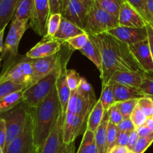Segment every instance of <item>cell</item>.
I'll return each mask as SVG.
<instances>
[{"label":"cell","mask_w":153,"mask_h":153,"mask_svg":"<svg viewBox=\"0 0 153 153\" xmlns=\"http://www.w3.org/2000/svg\"><path fill=\"white\" fill-rule=\"evenodd\" d=\"M89 37L97 45L101 53L102 63L100 79L102 88L107 85L116 72H130L141 76L145 75L126 43L107 32L89 35Z\"/></svg>","instance_id":"6da1fadb"},{"label":"cell","mask_w":153,"mask_h":153,"mask_svg":"<svg viewBox=\"0 0 153 153\" xmlns=\"http://www.w3.org/2000/svg\"><path fill=\"white\" fill-rule=\"evenodd\" d=\"M33 119L34 147L40 153L51 131L61 114V105L56 87L52 89L44 101L35 108H31Z\"/></svg>","instance_id":"7a4b0ae2"},{"label":"cell","mask_w":153,"mask_h":153,"mask_svg":"<svg viewBox=\"0 0 153 153\" xmlns=\"http://www.w3.org/2000/svg\"><path fill=\"white\" fill-rule=\"evenodd\" d=\"M60 68L61 64L58 52V64L55 69L46 77L24 90L22 102L29 108H35L41 104L55 87L57 79L59 76Z\"/></svg>","instance_id":"3957f363"},{"label":"cell","mask_w":153,"mask_h":153,"mask_svg":"<svg viewBox=\"0 0 153 153\" xmlns=\"http://www.w3.org/2000/svg\"><path fill=\"white\" fill-rule=\"evenodd\" d=\"M10 58V57H9ZM33 76L32 59L25 55L19 59H8L5 63L2 72L0 74V83L4 82H12L22 85L25 89L31 85Z\"/></svg>","instance_id":"277c9868"},{"label":"cell","mask_w":153,"mask_h":153,"mask_svg":"<svg viewBox=\"0 0 153 153\" xmlns=\"http://www.w3.org/2000/svg\"><path fill=\"white\" fill-rule=\"evenodd\" d=\"M117 26H119L117 17L94 3L88 10L83 29L88 35H97L108 32Z\"/></svg>","instance_id":"5b68a950"},{"label":"cell","mask_w":153,"mask_h":153,"mask_svg":"<svg viewBox=\"0 0 153 153\" xmlns=\"http://www.w3.org/2000/svg\"><path fill=\"white\" fill-rule=\"evenodd\" d=\"M4 153H36L34 147L33 119L31 108L23 129L4 149Z\"/></svg>","instance_id":"8992f818"},{"label":"cell","mask_w":153,"mask_h":153,"mask_svg":"<svg viewBox=\"0 0 153 153\" xmlns=\"http://www.w3.org/2000/svg\"><path fill=\"white\" fill-rule=\"evenodd\" d=\"M28 27L29 21L22 19L11 20L10 28L3 44V49L0 58L3 59L6 55L9 57L18 56V49L21 38Z\"/></svg>","instance_id":"52a82bcc"},{"label":"cell","mask_w":153,"mask_h":153,"mask_svg":"<svg viewBox=\"0 0 153 153\" xmlns=\"http://www.w3.org/2000/svg\"><path fill=\"white\" fill-rule=\"evenodd\" d=\"M28 111L29 108L25 105V106L16 108L8 113L2 114L4 116L0 115V117L3 118L6 123L7 140L5 147L13 139L16 138L23 129L28 117Z\"/></svg>","instance_id":"ba28073f"},{"label":"cell","mask_w":153,"mask_h":153,"mask_svg":"<svg viewBox=\"0 0 153 153\" xmlns=\"http://www.w3.org/2000/svg\"><path fill=\"white\" fill-rule=\"evenodd\" d=\"M49 13V0H33L32 13L29 25L33 31L39 36L44 37L46 34Z\"/></svg>","instance_id":"9c48e42d"},{"label":"cell","mask_w":153,"mask_h":153,"mask_svg":"<svg viewBox=\"0 0 153 153\" xmlns=\"http://www.w3.org/2000/svg\"><path fill=\"white\" fill-rule=\"evenodd\" d=\"M96 101L95 94L92 86L88 81L82 77L77 90L76 114L88 119Z\"/></svg>","instance_id":"30bf717a"},{"label":"cell","mask_w":153,"mask_h":153,"mask_svg":"<svg viewBox=\"0 0 153 153\" xmlns=\"http://www.w3.org/2000/svg\"><path fill=\"white\" fill-rule=\"evenodd\" d=\"M128 46L145 74L153 76V60L148 38Z\"/></svg>","instance_id":"8fae6325"},{"label":"cell","mask_w":153,"mask_h":153,"mask_svg":"<svg viewBox=\"0 0 153 153\" xmlns=\"http://www.w3.org/2000/svg\"><path fill=\"white\" fill-rule=\"evenodd\" d=\"M88 10L79 0H64L62 16L83 29Z\"/></svg>","instance_id":"7c38bea8"},{"label":"cell","mask_w":153,"mask_h":153,"mask_svg":"<svg viewBox=\"0 0 153 153\" xmlns=\"http://www.w3.org/2000/svg\"><path fill=\"white\" fill-rule=\"evenodd\" d=\"M107 33L127 45L134 44L148 38L146 27L131 28L119 25Z\"/></svg>","instance_id":"4fadbf2b"},{"label":"cell","mask_w":153,"mask_h":153,"mask_svg":"<svg viewBox=\"0 0 153 153\" xmlns=\"http://www.w3.org/2000/svg\"><path fill=\"white\" fill-rule=\"evenodd\" d=\"M63 126L64 121L61 114L40 153H67L65 148L68 146L63 142Z\"/></svg>","instance_id":"5bb4252c"},{"label":"cell","mask_w":153,"mask_h":153,"mask_svg":"<svg viewBox=\"0 0 153 153\" xmlns=\"http://www.w3.org/2000/svg\"><path fill=\"white\" fill-rule=\"evenodd\" d=\"M118 21L120 26L131 28H143L148 25L143 16L126 1L121 6Z\"/></svg>","instance_id":"9a60e30c"},{"label":"cell","mask_w":153,"mask_h":153,"mask_svg":"<svg viewBox=\"0 0 153 153\" xmlns=\"http://www.w3.org/2000/svg\"><path fill=\"white\" fill-rule=\"evenodd\" d=\"M58 61V53L52 56L32 59L33 76L31 85L52 73V70L56 67Z\"/></svg>","instance_id":"2e32d148"},{"label":"cell","mask_w":153,"mask_h":153,"mask_svg":"<svg viewBox=\"0 0 153 153\" xmlns=\"http://www.w3.org/2000/svg\"><path fill=\"white\" fill-rule=\"evenodd\" d=\"M62 47V43L55 40L43 39L26 53V56L31 59L52 56L58 53Z\"/></svg>","instance_id":"e0dca14e"},{"label":"cell","mask_w":153,"mask_h":153,"mask_svg":"<svg viewBox=\"0 0 153 153\" xmlns=\"http://www.w3.org/2000/svg\"><path fill=\"white\" fill-rule=\"evenodd\" d=\"M85 31H84V29L62 16L59 28L52 40H57L63 44L72 37L85 34Z\"/></svg>","instance_id":"ac0fdd59"},{"label":"cell","mask_w":153,"mask_h":153,"mask_svg":"<svg viewBox=\"0 0 153 153\" xmlns=\"http://www.w3.org/2000/svg\"><path fill=\"white\" fill-rule=\"evenodd\" d=\"M141 75L130 72H116L109 79L107 85H118L138 89L142 83Z\"/></svg>","instance_id":"d6986e66"},{"label":"cell","mask_w":153,"mask_h":153,"mask_svg":"<svg viewBox=\"0 0 153 153\" xmlns=\"http://www.w3.org/2000/svg\"><path fill=\"white\" fill-rule=\"evenodd\" d=\"M19 0H0V31L13 19Z\"/></svg>","instance_id":"ffe728a7"},{"label":"cell","mask_w":153,"mask_h":153,"mask_svg":"<svg viewBox=\"0 0 153 153\" xmlns=\"http://www.w3.org/2000/svg\"><path fill=\"white\" fill-rule=\"evenodd\" d=\"M109 123L108 112L105 111L100 126L95 131V140L98 148L99 153H107L106 141H107V128Z\"/></svg>","instance_id":"44dd1931"},{"label":"cell","mask_w":153,"mask_h":153,"mask_svg":"<svg viewBox=\"0 0 153 153\" xmlns=\"http://www.w3.org/2000/svg\"><path fill=\"white\" fill-rule=\"evenodd\" d=\"M105 112V111L104 110L101 101L99 100L94 105V108L88 116V121H87V129L91 130V131L95 133L104 117Z\"/></svg>","instance_id":"7402d4cb"},{"label":"cell","mask_w":153,"mask_h":153,"mask_svg":"<svg viewBox=\"0 0 153 153\" xmlns=\"http://www.w3.org/2000/svg\"><path fill=\"white\" fill-rule=\"evenodd\" d=\"M114 87L115 103L122 102L130 100L143 97L138 90L136 88L118 85H114Z\"/></svg>","instance_id":"603a6c76"},{"label":"cell","mask_w":153,"mask_h":153,"mask_svg":"<svg viewBox=\"0 0 153 153\" xmlns=\"http://www.w3.org/2000/svg\"><path fill=\"white\" fill-rule=\"evenodd\" d=\"M82 55H85L89 60H91L96 67H97L100 72L102 70V56L100 51L97 45L90 39L89 41L87 43L85 47L80 50Z\"/></svg>","instance_id":"cb8c5ba5"},{"label":"cell","mask_w":153,"mask_h":153,"mask_svg":"<svg viewBox=\"0 0 153 153\" xmlns=\"http://www.w3.org/2000/svg\"><path fill=\"white\" fill-rule=\"evenodd\" d=\"M23 91L12 93L0 100V115L14 108L22 102Z\"/></svg>","instance_id":"d4e9b609"},{"label":"cell","mask_w":153,"mask_h":153,"mask_svg":"<svg viewBox=\"0 0 153 153\" xmlns=\"http://www.w3.org/2000/svg\"><path fill=\"white\" fill-rule=\"evenodd\" d=\"M77 153H99L95 140V133L86 128Z\"/></svg>","instance_id":"484cf974"},{"label":"cell","mask_w":153,"mask_h":153,"mask_svg":"<svg viewBox=\"0 0 153 153\" xmlns=\"http://www.w3.org/2000/svg\"><path fill=\"white\" fill-rule=\"evenodd\" d=\"M33 9V0H19L13 19L30 21Z\"/></svg>","instance_id":"4316f807"},{"label":"cell","mask_w":153,"mask_h":153,"mask_svg":"<svg viewBox=\"0 0 153 153\" xmlns=\"http://www.w3.org/2000/svg\"><path fill=\"white\" fill-rule=\"evenodd\" d=\"M76 112L67 110L64 126H63V142L66 146H71L73 144L72 140V131H73V121Z\"/></svg>","instance_id":"83f0119b"},{"label":"cell","mask_w":153,"mask_h":153,"mask_svg":"<svg viewBox=\"0 0 153 153\" xmlns=\"http://www.w3.org/2000/svg\"><path fill=\"white\" fill-rule=\"evenodd\" d=\"M126 0H94V4L118 18L121 6Z\"/></svg>","instance_id":"f1b7e54d"},{"label":"cell","mask_w":153,"mask_h":153,"mask_svg":"<svg viewBox=\"0 0 153 153\" xmlns=\"http://www.w3.org/2000/svg\"><path fill=\"white\" fill-rule=\"evenodd\" d=\"M62 15L61 13H53L50 15L48 19L46 25V32L43 39L45 40H52L54 36L58 31L61 24Z\"/></svg>","instance_id":"f546056e"},{"label":"cell","mask_w":153,"mask_h":153,"mask_svg":"<svg viewBox=\"0 0 153 153\" xmlns=\"http://www.w3.org/2000/svg\"><path fill=\"white\" fill-rule=\"evenodd\" d=\"M100 100L101 101L104 110L108 111L111 106L115 104L114 87L112 85H106L102 90Z\"/></svg>","instance_id":"4dcf8cb0"},{"label":"cell","mask_w":153,"mask_h":153,"mask_svg":"<svg viewBox=\"0 0 153 153\" xmlns=\"http://www.w3.org/2000/svg\"><path fill=\"white\" fill-rule=\"evenodd\" d=\"M137 90L143 97H149L153 100V76L143 75L142 83Z\"/></svg>","instance_id":"1f68e13d"},{"label":"cell","mask_w":153,"mask_h":153,"mask_svg":"<svg viewBox=\"0 0 153 153\" xmlns=\"http://www.w3.org/2000/svg\"><path fill=\"white\" fill-rule=\"evenodd\" d=\"M137 102H138V99H134V100H130L128 101L116 103L117 107L119 108L123 120L130 118L133 111L137 105Z\"/></svg>","instance_id":"d6a6232c"},{"label":"cell","mask_w":153,"mask_h":153,"mask_svg":"<svg viewBox=\"0 0 153 153\" xmlns=\"http://www.w3.org/2000/svg\"><path fill=\"white\" fill-rule=\"evenodd\" d=\"M25 87L12 82H4L0 83V100L3 97L19 91H24Z\"/></svg>","instance_id":"836d02e7"},{"label":"cell","mask_w":153,"mask_h":153,"mask_svg":"<svg viewBox=\"0 0 153 153\" xmlns=\"http://www.w3.org/2000/svg\"><path fill=\"white\" fill-rule=\"evenodd\" d=\"M89 35H88L87 33H85V34L76 36V37H72L70 40L66 41V43L69 45V46H70L73 51H80L81 49H83V48L85 47V46L87 44V43L89 41Z\"/></svg>","instance_id":"e575fe53"},{"label":"cell","mask_w":153,"mask_h":153,"mask_svg":"<svg viewBox=\"0 0 153 153\" xmlns=\"http://www.w3.org/2000/svg\"><path fill=\"white\" fill-rule=\"evenodd\" d=\"M82 77L79 75L77 71H76L73 69H70L67 70V79L68 86L70 88V90L71 92L77 91L79 88V85L81 83Z\"/></svg>","instance_id":"d590c367"},{"label":"cell","mask_w":153,"mask_h":153,"mask_svg":"<svg viewBox=\"0 0 153 153\" xmlns=\"http://www.w3.org/2000/svg\"><path fill=\"white\" fill-rule=\"evenodd\" d=\"M117 132L118 129L117 125L109 122L107 128V141H106V149H107V152L116 144Z\"/></svg>","instance_id":"8d00e7d4"},{"label":"cell","mask_w":153,"mask_h":153,"mask_svg":"<svg viewBox=\"0 0 153 153\" xmlns=\"http://www.w3.org/2000/svg\"><path fill=\"white\" fill-rule=\"evenodd\" d=\"M152 143L153 132L146 137H140L133 152L135 153H144Z\"/></svg>","instance_id":"74e56055"},{"label":"cell","mask_w":153,"mask_h":153,"mask_svg":"<svg viewBox=\"0 0 153 153\" xmlns=\"http://www.w3.org/2000/svg\"><path fill=\"white\" fill-rule=\"evenodd\" d=\"M137 106L147 117L153 115V100L149 97L139 98Z\"/></svg>","instance_id":"f35d334b"},{"label":"cell","mask_w":153,"mask_h":153,"mask_svg":"<svg viewBox=\"0 0 153 153\" xmlns=\"http://www.w3.org/2000/svg\"><path fill=\"white\" fill-rule=\"evenodd\" d=\"M130 119L132 121L135 128H137L145 125L147 117L141 111V110L137 105L135 108L134 109V111H133L132 114H131V117H130Z\"/></svg>","instance_id":"ab89813d"},{"label":"cell","mask_w":153,"mask_h":153,"mask_svg":"<svg viewBox=\"0 0 153 153\" xmlns=\"http://www.w3.org/2000/svg\"><path fill=\"white\" fill-rule=\"evenodd\" d=\"M86 119L87 118L83 117L75 114L74 121H73V131H72V140H73V143H74L76 137L82 132Z\"/></svg>","instance_id":"60d3db41"},{"label":"cell","mask_w":153,"mask_h":153,"mask_svg":"<svg viewBox=\"0 0 153 153\" xmlns=\"http://www.w3.org/2000/svg\"><path fill=\"white\" fill-rule=\"evenodd\" d=\"M128 4H131L142 16L146 23L149 24V20H148L147 12H146V1L145 0H126Z\"/></svg>","instance_id":"b9f144b4"},{"label":"cell","mask_w":153,"mask_h":153,"mask_svg":"<svg viewBox=\"0 0 153 153\" xmlns=\"http://www.w3.org/2000/svg\"><path fill=\"white\" fill-rule=\"evenodd\" d=\"M108 112L109 115V122L117 126L123 120V117L116 103L110 108Z\"/></svg>","instance_id":"7bdbcfd3"},{"label":"cell","mask_w":153,"mask_h":153,"mask_svg":"<svg viewBox=\"0 0 153 153\" xmlns=\"http://www.w3.org/2000/svg\"><path fill=\"white\" fill-rule=\"evenodd\" d=\"M49 1L50 7L49 16L53 13H61L62 15L64 0H49Z\"/></svg>","instance_id":"ee69618b"},{"label":"cell","mask_w":153,"mask_h":153,"mask_svg":"<svg viewBox=\"0 0 153 153\" xmlns=\"http://www.w3.org/2000/svg\"><path fill=\"white\" fill-rule=\"evenodd\" d=\"M117 126L118 131H124V132L131 133L136 129L135 126H134L132 121L131 120L130 118H128V119H124Z\"/></svg>","instance_id":"f6af8a7d"},{"label":"cell","mask_w":153,"mask_h":153,"mask_svg":"<svg viewBox=\"0 0 153 153\" xmlns=\"http://www.w3.org/2000/svg\"><path fill=\"white\" fill-rule=\"evenodd\" d=\"M7 140V129H6L5 121L3 118L0 117V146L4 151Z\"/></svg>","instance_id":"bcb514c9"},{"label":"cell","mask_w":153,"mask_h":153,"mask_svg":"<svg viewBox=\"0 0 153 153\" xmlns=\"http://www.w3.org/2000/svg\"><path fill=\"white\" fill-rule=\"evenodd\" d=\"M129 132H124V131H118L117 136L116 144L117 146H127L129 140Z\"/></svg>","instance_id":"7dc6e473"},{"label":"cell","mask_w":153,"mask_h":153,"mask_svg":"<svg viewBox=\"0 0 153 153\" xmlns=\"http://www.w3.org/2000/svg\"><path fill=\"white\" fill-rule=\"evenodd\" d=\"M139 135L137 134V131H136V129L134 131H133L132 132L130 133L129 135V140H128V145H127V147H128V150L129 151H133L134 150V147H135L136 144L137 143V140L139 139Z\"/></svg>","instance_id":"c3c4849f"},{"label":"cell","mask_w":153,"mask_h":153,"mask_svg":"<svg viewBox=\"0 0 153 153\" xmlns=\"http://www.w3.org/2000/svg\"><path fill=\"white\" fill-rule=\"evenodd\" d=\"M146 1V12H147L149 24L153 27V0H145Z\"/></svg>","instance_id":"681fc988"},{"label":"cell","mask_w":153,"mask_h":153,"mask_svg":"<svg viewBox=\"0 0 153 153\" xmlns=\"http://www.w3.org/2000/svg\"><path fill=\"white\" fill-rule=\"evenodd\" d=\"M146 30H147V35H148V40H149V47H150L151 53H152V60H153V27L151 25H146Z\"/></svg>","instance_id":"f907efd6"},{"label":"cell","mask_w":153,"mask_h":153,"mask_svg":"<svg viewBox=\"0 0 153 153\" xmlns=\"http://www.w3.org/2000/svg\"><path fill=\"white\" fill-rule=\"evenodd\" d=\"M136 131H137L139 137H146V136L149 135V134L152 133V131L146 125L137 128H136Z\"/></svg>","instance_id":"816d5d0a"},{"label":"cell","mask_w":153,"mask_h":153,"mask_svg":"<svg viewBox=\"0 0 153 153\" xmlns=\"http://www.w3.org/2000/svg\"><path fill=\"white\" fill-rule=\"evenodd\" d=\"M128 152H129V150H128L127 146L115 145L107 153H128Z\"/></svg>","instance_id":"f5cc1de1"},{"label":"cell","mask_w":153,"mask_h":153,"mask_svg":"<svg viewBox=\"0 0 153 153\" xmlns=\"http://www.w3.org/2000/svg\"><path fill=\"white\" fill-rule=\"evenodd\" d=\"M145 125H146V126H147L153 132V115L150 117H148L147 119H146Z\"/></svg>","instance_id":"db71d44e"},{"label":"cell","mask_w":153,"mask_h":153,"mask_svg":"<svg viewBox=\"0 0 153 153\" xmlns=\"http://www.w3.org/2000/svg\"><path fill=\"white\" fill-rule=\"evenodd\" d=\"M4 30H5V28H4L2 30L0 31V54H1L3 49V44H4V43H3V37H4Z\"/></svg>","instance_id":"11a10c76"},{"label":"cell","mask_w":153,"mask_h":153,"mask_svg":"<svg viewBox=\"0 0 153 153\" xmlns=\"http://www.w3.org/2000/svg\"><path fill=\"white\" fill-rule=\"evenodd\" d=\"M79 1H81L83 4H85L88 8H90L94 3V0H79Z\"/></svg>","instance_id":"9f6ffc18"},{"label":"cell","mask_w":153,"mask_h":153,"mask_svg":"<svg viewBox=\"0 0 153 153\" xmlns=\"http://www.w3.org/2000/svg\"><path fill=\"white\" fill-rule=\"evenodd\" d=\"M0 153H4V151H3V149H1V146H0Z\"/></svg>","instance_id":"6f0895ef"},{"label":"cell","mask_w":153,"mask_h":153,"mask_svg":"<svg viewBox=\"0 0 153 153\" xmlns=\"http://www.w3.org/2000/svg\"><path fill=\"white\" fill-rule=\"evenodd\" d=\"M1 61H2V59H1V58H0V68H1Z\"/></svg>","instance_id":"680465c9"},{"label":"cell","mask_w":153,"mask_h":153,"mask_svg":"<svg viewBox=\"0 0 153 153\" xmlns=\"http://www.w3.org/2000/svg\"><path fill=\"white\" fill-rule=\"evenodd\" d=\"M128 153H135V152H134L133 151H129V152H128Z\"/></svg>","instance_id":"91938a15"}]
</instances>
